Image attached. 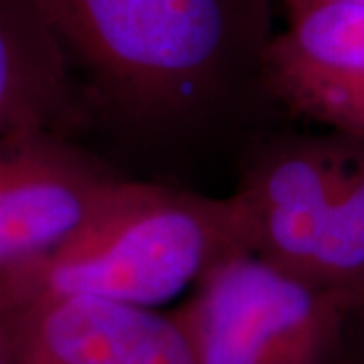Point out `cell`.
Returning a JSON list of instances; mask_svg holds the SVG:
<instances>
[{
	"instance_id": "6da1fadb",
	"label": "cell",
	"mask_w": 364,
	"mask_h": 364,
	"mask_svg": "<svg viewBox=\"0 0 364 364\" xmlns=\"http://www.w3.org/2000/svg\"><path fill=\"white\" fill-rule=\"evenodd\" d=\"M69 63L107 107L140 126L207 116L261 83L272 0H33ZM263 87V85H261Z\"/></svg>"
},
{
	"instance_id": "7a4b0ae2",
	"label": "cell",
	"mask_w": 364,
	"mask_h": 364,
	"mask_svg": "<svg viewBox=\"0 0 364 364\" xmlns=\"http://www.w3.org/2000/svg\"><path fill=\"white\" fill-rule=\"evenodd\" d=\"M253 251L239 196L122 181L77 233L0 275V312L45 298H100L158 308L225 257Z\"/></svg>"
},
{
	"instance_id": "3957f363",
	"label": "cell",
	"mask_w": 364,
	"mask_h": 364,
	"mask_svg": "<svg viewBox=\"0 0 364 364\" xmlns=\"http://www.w3.org/2000/svg\"><path fill=\"white\" fill-rule=\"evenodd\" d=\"M235 195L251 249L364 320V140L326 132L267 146Z\"/></svg>"
},
{
	"instance_id": "277c9868",
	"label": "cell",
	"mask_w": 364,
	"mask_h": 364,
	"mask_svg": "<svg viewBox=\"0 0 364 364\" xmlns=\"http://www.w3.org/2000/svg\"><path fill=\"white\" fill-rule=\"evenodd\" d=\"M172 314L195 364H344L358 320L322 287L253 251L215 263Z\"/></svg>"
},
{
	"instance_id": "5b68a950",
	"label": "cell",
	"mask_w": 364,
	"mask_h": 364,
	"mask_svg": "<svg viewBox=\"0 0 364 364\" xmlns=\"http://www.w3.org/2000/svg\"><path fill=\"white\" fill-rule=\"evenodd\" d=\"M119 181L65 136L0 142V275L63 245Z\"/></svg>"
},
{
	"instance_id": "8992f818",
	"label": "cell",
	"mask_w": 364,
	"mask_h": 364,
	"mask_svg": "<svg viewBox=\"0 0 364 364\" xmlns=\"http://www.w3.org/2000/svg\"><path fill=\"white\" fill-rule=\"evenodd\" d=\"M261 85L291 114L364 140V4L318 0L287 14L267 45Z\"/></svg>"
},
{
	"instance_id": "52a82bcc",
	"label": "cell",
	"mask_w": 364,
	"mask_h": 364,
	"mask_svg": "<svg viewBox=\"0 0 364 364\" xmlns=\"http://www.w3.org/2000/svg\"><path fill=\"white\" fill-rule=\"evenodd\" d=\"M11 364H195L174 314L100 298H45L0 312Z\"/></svg>"
},
{
	"instance_id": "ba28073f",
	"label": "cell",
	"mask_w": 364,
	"mask_h": 364,
	"mask_svg": "<svg viewBox=\"0 0 364 364\" xmlns=\"http://www.w3.org/2000/svg\"><path fill=\"white\" fill-rule=\"evenodd\" d=\"M75 77L33 0H0V142L67 138L83 114Z\"/></svg>"
},
{
	"instance_id": "9c48e42d",
	"label": "cell",
	"mask_w": 364,
	"mask_h": 364,
	"mask_svg": "<svg viewBox=\"0 0 364 364\" xmlns=\"http://www.w3.org/2000/svg\"><path fill=\"white\" fill-rule=\"evenodd\" d=\"M314 2H318V0H284V4H286L287 14L296 13L299 9H304V6H308V4H314Z\"/></svg>"
},
{
	"instance_id": "30bf717a",
	"label": "cell",
	"mask_w": 364,
	"mask_h": 364,
	"mask_svg": "<svg viewBox=\"0 0 364 364\" xmlns=\"http://www.w3.org/2000/svg\"><path fill=\"white\" fill-rule=\"evenodd\" d=\"M0 364H11V356H9V348H6V342L0 334Z\"/></svg>"
},
{
	"instance_id": "8fae6325",
	"label": "cell",
	"mask_w": 364,
	"mask_h": 364,
	"mask_svg": "<svg viewBox=\"0 0 364 364\" xmlns=\"http://www.w3.org/2000/svg\"><path fill=\"white\" fill-rule=\"evenodd\" d=\"M352 2H360V4H364V0H352Z\"/></svg>"
},
{
	"instance_id": "7c38bea8",
	"label": "cell",
	"mask_w": 364,
	"mask_h": 364,
	"mask_svg": "<svg viewBox=\"0 0 364 364\" xmlns=\"http://www.w3.org/2000/svg\"><path fill=\"white\" fill-rule=\"evenodd\" d=\"M356 364H364V363H356Z\"/></svg>"
}]
</instances>
